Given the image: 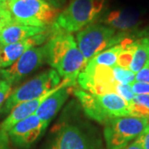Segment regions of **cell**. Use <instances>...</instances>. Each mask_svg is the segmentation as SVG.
Returning a JSON list of instances; mask_svg holds the SVG:
<instances>
[{
  "label": "cell",
  "mask_w": 149,
  "mask_h": 149,
  "mask_svg": "<svg viewBox=\"0 0 149 149\" xmlns=\"http://www.w3.org/2000/svg\"><path fill=\"white\" fill-rule=\"evenodd\" d=\"M56 32L44 44L47 63L56 70L63 80L76 84V79L85 66V59L73 35L61 31L53 23Z\"/></svg>",
  "instance_id": "1"
},
{
  "label": "cell",
  "mask_w": 149,
  "mask_h": 149,
  "mask_svg": "<svg viewBox=\"0 0 149 149\" xmlns=\"http://www.w3.org/2000/svg\"><path fill=\"white\" fill-rule=\"evenodd\" d=\"M74 92L85 114L96 122L105 124L113 118L129 116L128 102L116 93L94 95L83 90Z\"/></svg>",
  "instance_id": "2"
},
{
  "label": "cell",
  "mask_w": 149,
  "mask_h": 149,
  "mask_svg": "<svg viewBox=\"0 0 149 149\" xmlns=\"http://www.w3.org/2000/svg\"><path fill=\"white\" fill-rule=\"evenodd\" d=\"M108 0H71L54 24L67 33L80 32L102 16Z\"/></svg>",
  "instance_id": "3"
},
{
  "label": "cell",
  "mask_w": 149,
  "mask_h": 149,
  "mask_svg": "<svg viewBox=\"0 0 149 149\" xmlns=\"http://www.w3.org/2000/svg\"><path fill=\"white\" fill-rule=\"evenodd\" d=\"M127 32H120L103 23H92L78 32L76 43L85 59V65L97 54L120 43Z\"/></svg>",
  "instance_id": "4"
},
{
  "label": "cell",
  "mask_w": 149,
  "mask_h": 149,
  "mask_svg": "<svg viewBox=\"0 0 149 149\" xmlns=\"http://www.w3.org/2000/svg\"><path fill=\"white\" fill-rule=\"evenodd\" d=\"M13 22L37 27H49L60 13L47 0H7Z\"/></svg>",
  "instance_id": "5"
},
{
  "label": "cell",
  "mask_w": 149,
  "mask_h": 149,
  "mask_svg": "<svg viewBox=\"0 0 149 149\" xmlns=\"http://www.w3.org/2000/svg\"><path fill=\"white\" fill-rule=\"evenodd\" d=\"M61 83V77L56 70L49 69L43 71L13 91L1 109V113H10L17 104L38 98L55 89Z\"/></svg>",
  "instance_id": "6"
},
{
  "label": "cell",
  "mask_w": 149,
  "mask_h": 149,
  "mask_svg": "<svg viewBox=\"0 0 149 149\" xmlns=\"http://www.w3.org/2000/svg\"><path fill=\"white\" fill-rule=\"evenodd\" d=\"M149 124V119L137 117H120L104 124V136L108 149H119L130 143Z\"/></svg>",
  "instance_id": "7"
},
{
  "label": "cell",
  "mask_w": 149,
  "mask_h": 149,
  "mask_svg": "<svg viewBox=\"0 0 149 149\" xmlns=\"http://www.w3.org/2000/svg\"><path fill=\"white\" fill-rule=\"evenodd\" d=\"M47 63L46 49L43 44L27 50L20 58L9 67L0 69V78L8 82L11 85L21 82L32 72Z\"/></svg>",
  "instance_id": "8"
},
{
  "label": "cell",
  "mask_w": 149,
  "mask_h": 149,
  "mask_svg": "<svg viewBox=\"0 0 149 149\" xmlns=\"http://www.w3.org/2000/svg\"><path fill=\"white\" fill-rule=\"evenodd\" d=\"M47 126V123L34 113L17 123L8 133L14 146L20 149H27L39 139Z\"/></svg>",
  "instance_id": "9"
},
{
  "label": "cell",
  "mask_w": 149,
  "mask_h": 149,
  "mask_svg": "<svg viewBox=\"0 0 149 149\" xmlns=\"http://www.w3.org/2000/svg\"><path fill=\"white\" fill-rule=\"evenodd\" d=\"M56 32L53 25L48 28L46 32L29 37L18 42L12 43L0 47V69L9 67L16 61L21 57L27 50L34 47L41 46L47 42Z\"/></svg>",
  "instance_id": "10"
},
{
  "label": "cell",
  "mask_w": 149,
  "mask_h": 149,
  "mask_svg": "<svg viewBox=\"0 0 149 149\" xmlns=\"http://www.w3.org/2000/svg\"><path fill=\"white\" fill-rule=\"evenodd\" d=\"M144 12L138 8L128 7L108 12L102 15L99 22L120 32H131L142 24Z\"/></svg>",
  "instance_id": "11"
},
{
  "label": "cell",
  "mask_w": 149,
  "mask_h": 149,
  "mask_svg": "<svg viewBox=\"0 0 149 149\" xmlns=\"http://www.w3.org/2000/svg\"><path fill=\"white\" fill-rule=\"evenodd\" d=\"M48 149H92V143L80 126L64 124L58 128Z\"/></svg>",
  "instance_id": "12"
},
{
  "label": "cell",
  "mask_w": 149,
  "mask_h": 149,
  "mask_svg": "<svg viewBox=\"0 0 149 149\" xmlns=\"http://www.w3.org/2000/svg\"><path fill=\"white\" fill-rule=\"evenodd\" d=\"M76 84H74L71 81H69V80H62L61 83L57 87H56L55 89L44 94L42 96L36 98L34 100H32L23 102V103L17 104L11 110L8 116L6 118L3 122L2 123V124L0 126V130L8 133L14 125H16L17 123L23 120L26 118L31 116L32 114H34L37 110V109L42 104V103L52 94H53L54 92H56V91H58L59 89L65 87V86H74Z\"/></svg>",
  "instance_id": "13"
},
{
  "label": "cell",
  "mask_w": 149,
  "mask_h": 149,
  "mask_svg": "<svg viewBox=\"0 0 149 149\" xmlns=\"http://www.w3.org/2000/svg\"><path fill=\"white\" fill-rule=\"evenodd\" d=\"M49 27L26 26L13 22L6 26L0 32V46L21 42L29 37L46 32Z\"/></svg>",
  "instance_id": "14"
},
{
  "label": "cell",
  "mask_w": 149,
  "mask_h": 149,
  "mask_svg": "<svg viewBox=\"0 0 149 149\" xmlns=\"http://www.w3.org/2000/svg\"><path fill=\"white\" fill-rule=\"evenodd\" d=\"M70 87L71 86H65L59 89L42 103L35 113L41 120L49 124L67 100Z\"/></svg>",
  "instance_id": "15"
},
{
  "label": "cell",
  "mask_w": 149,
  "mask_h": 149,
  "mask_svg": "<svg viewBox=\"0 0 149 149\" xmlns=\"http://www.w3.org/2000/svg\"><path fill=\"white\" fill-rule=\"evenodd\" d=\"M149 64V39L143 37L137 39V47L133 54L129 70L137 74L140 70Z\"/></svg>",
  "instance_id": "16"
},
{
  "label": "cell",
  "mask_w": 149,
  "mask_h": 149,
  "mask_svg": "<svg viewBox=\"0 0 149 149\" xmlns=\"http://www.w3.org/2000/svg\"><path fill=\"white\" fill-rule=\"evenodd\" d=\"M123 51L121 43L108 48L100 53L97 54L93 58L88 61L85 67H94L97 65L113 67L117 65L118 56Z\"/></svg>",
  "instance_id": "17"
},
{
  "label": "cell",
  "mask_w": 149,
  "mask_h": 149,
  "mask_svg": "<svg viewBox=\"0 0 149 149\" xmlns=\"http://www.w3.org/2000/svg\"><path fill=\"white\" fill-rule=\"evenodd\" d=\"M129 104V116L149 119V95H135Z\"/></svg>",
  "instance_id": "18"
},
{
  "label": "cell",
  "mask_w": 149,
  "mask_h": 149,
  "mask_svg": "<svg viewBox=\"0 0 149 149\" xmlns=\"http://www.w3.org/2000/svg\"><path fill=\"white\" fill-rule=\"evenodd\" d=\"M113 73L114 76V80L117 83L120 84H132L135 81V73L130 70L124 69L119 66L113 67Z\"/></svg>",
  "instance_id": "19"
},
{
  "label": "cell",
  "mask_w": 149,
  "mask_h": 149,
  "mask_svg": "<svg viewBox=\"0 0 149 149\" xmlns=\"http://www.w3.org/2000/svg\"><path fill=\"white\" fill-rule=\"evenodd\" d=\"M115 93L123 98L127 102H131L133 100L134 94H133L132 86L130 84H120L118 83L115 88Z\"/></svg>",
  "instance_id": "20"
},
{
  "label": "cell",
  "mask_w": 149,
  "mask_h": 149,
  "mask_svg": "<svg viewBox=\"0 0 149 149\" xmlns=\"http://www.w3.org/2000/svg\"><path fill=\"white\" fill-rule=\"evenodd\" d=\"M12 85L6 80L0 78V110L3 103H5L8 98L11 95Z\"/></svg>",
  "instance_id": "21"
},
{
  "label": "cell",
  "mask_w": 149,
  "mask_h": 149,
  "mask_svg": "<svg viewBox=\"0 0 149 149\" xmlns=\"http://www.w3.org/2000/svg\"><path fill=\"white\" fill-rule=\"evenodd\" d=\"M12 22H13V20L8 7L0 8V32Z\"/></svg>",
  "instance_id": "22"
},
{
  "label": "cell",
  "mask_w": 149,
  "mask_h": 149,
  "mask_svg": "<svg viewBox=\"0 0 149 149\" xmlns=\"http://www.w3.org/2000/svg\"><path fill=\"white\" fill-rule=\"evenodd\" d=\"M134 95H149V84L139 81H134L131 84Z\"/></svg>",
  "instance_id": "23"
},
{
  "label": "cell",
  "mask_w": 149,
  "mask_h": 149,
  "mask_svg": "<svg viewBox=\"0 0 149 149\" xmlns=\"http://www.w3.org/2000/svg\"><path fill=\"white\" fill-rule=\"evenodd\" d=\"M143 149H149V124L144 128L139 137L136 139Z\"/></svg>",
  "instance_id": "24"
},
{
  "label": "cell",
  "mask_w": 149,
  "mask_h": 149,
  "mask_svg": "<svg viewBox=\"0 0 149 149\" xmlns=\"http://www.w3.org/2000/svg\"><path fill=\"white\" fill-rule=\"evenodd\" d=\"M135 80L149 84V64L140 70L135 75Z\"/></svg>",
  "instance_id": "25"
},
{
  "label": "cell",
  "mask_w": 149,
  "mask_h": 149,
  "mask_svg": "<svg viewBox=\"0 0 149 149\" xmlns=\"http://www.w3.org/2000/svg\"><path fill=\"white\" fill-rule=\"evenodd\" d=\"M8 133L0 130V149H9Z\"/></svg>",
  "instance_id": "26"
},
{
  "label": "cell",
  "mask_w": 149,
  "mask_h": 149,
  "mask_svg": "<svg viewBox=\"0 0 149 149\" xmlns=\"http://www.w3.org/2000/svg\"><path fill=\"white\" fill-rule=\"evenodd\" d=\"M47 1L49 3H51L52 5L54 6L56 8L61 9L65 5L67 0H47Z\"/></svg>",
  "instance_id": "27"
},
{
  "label": "cell",
  "mask_w": 149,
  "mask_h": 149,
  "mask_svg": "<svg viewBox=\"0 0 149 149\" xmlns=\"http://www.w3.org/2000/svg\"><path fill=\"white\" fill-rule=\"evenodd\" d=\"M119 149H143V148H142V146L138 143V141L135 139V140H133L132 143H128V145H126V146H124V147H123V148H119Z\"/></svg>",
  "instance_id": "28"
},
{
  "label": "cell",
  "mask_w": 149,
  "mask_h": 149,
  "mask_svg": "<svg viewBox=\"0 0 149 149\" xmlns=\"http://www.w3.org/2000/svg\"><path fill=\"white\" fill-rule=\"evenodd\" d=\"M8 5H7V1H1L0 2V8H7Z\"/></svg>",
  "instance_id": "29"
},
{
  "label": "cell",
  "mask_w": 149,
  "mask_h": 149,
  "mask_svg": "<svg viewBox=\"0 0 149 149\" xmlns=\"http://www.w3.org/2000/svg\"><path fill=\"white\" fill-rule=\"evenodd\" d=\"M140 35H141V36H145V37H148L149 39V30L148 31H143V32H140Z\"/></svg>",
  "instance_id": "30"
},
{
  "label": "cell",
  "mask_w": 149,
  "mask_h": 149,
  "mask_svg": "<svg viewBox=\"0 0 149 149\" xmlns=\"http://www.w3.org/2000/svg\"><path fill=\"white\" fill-rule=\"evenodd\" d=\"M1 1H7V0H0V2H1Z\"/></svg>",
  "instance_id": "31"
},
{
  "label": "cell",
  "mask_w": 149,
  "mask_h": 149,
  "mask_svg": "<svg viewBox=\"0 0 149 149\" xmlns=\"http://www.w3.org/2000/svg\"><path fill=\"white\" fill-rule=\"evenodd\" d=\"M0 47H1V46H0Z\"/></svg>",
  "instance_id": "32"
}]
</instances>
